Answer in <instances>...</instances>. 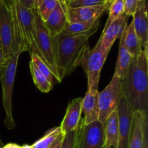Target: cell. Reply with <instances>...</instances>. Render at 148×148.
<instances>
[{"label": "cell", "instance_id": "1", "mask_svg": "<svg viewBox=\"0 0 148 148\" xmlns=\"http://www.w3.org/2000/svg\"><path fill=\"white\" fill-rule=\"evenodd\" d=\"M121 91L133 111L148 114V49L133 59L127 76L121 79Z\"/></svg>", "mask_w": 148, "mask_h": 148}, {"label": "cell", "instance_id": "2", "mask_svg": "<svg viewBox=\"0 0 148 148\" xmlns=\"http://www.w3.org/2000/svg\"><path fill=\"white\" fill-rule=\"evenodd\" d=\"M95 32L82 35L59 33L53 37L57 72L61 81L80 65L85 51L89 48V39Z\"/></svg>", "mask_w": 148, "mask_h": 148}, {"label": "cell", "instance_id": "3", "mask_svg": "<svg viewBox=\"0 0 148 148\" xmlns=\"http://www.w3.org/2000/svg\"><path fill=\"white\" fill-rule=\"evenodd\" d=\"M0 36L1 48L7 58L14 53L25 51L15 7L11 0H0Z\"/></svg>", "mask_w": 148, "mask_h": 148}, {"label": "cell", "instance_id": "4", "mask_svg": "<svg viewBox=\"0 0 148 148\" xmlns=\"http://www.w3.org/2000/svg\"><path fill=\"white\" fill-rule=\"evenodd\" d=\"M20 53H14L0 64V82L2 88V103L5 112L4 125L8 130L16 127L12 115V93L14 78Z\"/></svg>", "mask_w": 148, "mask_h": 148}, {"label": "cell", "instance_id": "5", "mask_svg": "<svg viewBox=\"0 0 148 148\" xmlns=\"http://www.w3.org/2000/svg\"><path fill=\"white\" fill-rule=\"evenodd\" d=\"M35 25H36V43L38 49L40 57L46 62L53 72L56 81L60 83L61 81L57 72L55 53V45L53 37L44 25L43 20L35 9Z\"/></svg>", "mask_w": 148, "mask_h": 148}, {"label": "cell", "instance_id": "6", "mask_svg": "<svg viewBox=\"0 0 148 148\" xmlns=\"http://www.w3.org/2000/svg\"><path fill=\"white\" fill-rule=\"evenodd\" d=\"M108 55L98 41L92 49L85 51L80 65L88 78V90H98L101 69Z\"/></svg>", "mask_w": 148, "mask_h": 148}, {"label": "cell", "instance_id": "7", "mask_svg": "<svg viewBox=\"0 0 148 148\" xmlns=\"http://www.w3.org/2000/svg\"><path fill=\"white\" fill-rule=\"evenodd\" d=\"M121 96V79L114 74L105 89L98 92V121L104 124L110 114L116 111Z\"/></svg>", "mask_w": 148, "mask_h": 148}, {"label": "cell", "instance_id": "8", "mask_svg": "<svg viewBox=\"0 0 148 148\" xmlns=\"http://www.w3.org/2000/svg\"><path fill=\"white\" fill-rule=\"evenodd\" d=\"M14 4L25 51L36 53L40 56L36 43L35 9L27 10L20 7L18 3Z\"/></svg>", "mask_w": 148, "mask_h": 148}, {"label": "cell", "instance_id": "9", "mask_svg": "<svg viewBox=\"0 0 148 148\" xmlns=\"http://www.w3.org/2000/svg\"><path fill=\"white\" fill-rule=\"evenodd\" d=\"M104 125L99 121L88 124L80 119L77 128V148H101L104 144Z\"/></svg>", "mask_w": 148, "mask_h": 148}, {"label": "cell", "instance_id": "10", "mask_svg": "<svg viewBox=\"0 0 148 148\" xmlns=\"http://www.w3.org/2000/svg\"><path fill=\"white\" fill-rule=\"evenodd\" d=\"M147 116L143 111H133L128 148H147Z\"/></svg>", "mask_w": 148, "mask_h": 148}, {"label": "cell", "instance_id": "11", "mask_svg": "<svg viewBox=\"0 0 148 148\" xmlns=\"http://www.w3.org/2000/svg\"><path fill=\"white\" fill-rule=\"evenodd\" d=\"M119 118V141L116 148H128L133 111L124 96H121L117 107Z\"/></svg>", "mask_w": 148, "mask_h": 148}, {"label": "cell", "instance_id": "12", "mask_svg": "<svg viewBox=\"0 0 148 148\" xmlns=\"http://www.w3.org/2000/svg\"><path fill=\"white\" fill-rule=\"evenodd\" d=\"M111 1L103 4L93 7H82L77 8H67L69 23L78 22H94L99 20L101 16L108 9Z\"/></svg>", "mask_w": 148, "mask_h": 148}, {"label": "cell", "instance_id": "13", "mask_svg": "<svg viewBox=\"0 0 148 148\" xmlns=\"http://www.w3.org/2000/svg\"><path fill=\"white\" fill-rule=\"evenodd\" d=\"M129 17H130L124 13L113 21L108 27L103 29L98 42L103 50L107 53H109L114 42L122 35L123 32L127 26Z\"/></svg>", "mask_w": 148, "mask_h": 148}, {"label": "cell", "instance_id": "14", "mask_svg": "<svg viewBox=\"0 0 148 148\" xmlns=\"http://www.w3.org/2000/svg\"><path fill=\"white\" fill-rule=\"evenodd\" d=\"M67 8L66 0H59L56 8L51 13L47 20L43 22L44 25L53 37L62 33L69 23Z\"/></svg>", "mask_w": 148, "mask_h": 148}, {"label": "cell", "instance_id": "15", "mask_svg": "<svg viewBox=\"0 0 148 148\" xmlns=\"http://www.w3.org/2000/svg\"><path fill=\"white\" fill-rule=\"evenodd\" d=\"M82 98L72 100L66 108V114L60 125V129L64 134L77 128L82 115Z\"/></svg>", "mask_w": 148, "mask_h": 148}, {"label": "cell", "instance_id": "16", "mask_svg": "<svg viewBox=\"0 0 148 148\" xmlns=\"http://www.w3.org/2000/svg\"><path fill=\"white\" fill-rule=\"evenodd\" d=\"M132 17H133L132 22L134 25V30L141 42L143 50L148 49V17L146 2L142 4Z\"/></svg>", "mask_w": 148, "mask_h": 148}, {"label": "cell", "instance_id": "17", "mask_svg": "<svg viewBox=\"0 0 148 148\" xmlns=\"http://www.w3.org/2000/svg\"><path fill=\"white\" fill-rule=\"evenodd\" d=\"M98 90H88L82 101V114H85L84 124H88L98 120Z\"/></svg>", "mask_w": 148, "mask_h": 148}, {"label": "cell", "instance_id": "18", "mask_svg": "<svg viewBox=\"0 0 148 148\" xmlns=\"http://www.w3.org/2000/svg\"><path fill=\"white\" fill-rule=\"evenodd\" d=\"M103 125L105 139L103 148H116L119 141V118L117 109L110 114Z\"/></svg>", "mask_w": 148, "mask_h": 148}, {"label": "cell", "instance_id": "19", "mask_svg": "<svg viewBox=\"0 0 148 148\" xmlns=\"http://www.w3.org/2000/svg\"><path fill=\"white\" fill-rule=\"evenodd\" d=\"M122 36L126 49L132 56L134 59H136L143 51V48L140 38L134 30L132 22L126 27L122 33Z\"/></svg>", "mask_w": 148, "mask_h": 148}, {"label": "cell", "instance_id": "20", "mask_svg": "<svg viewBox=\"0 0 148 148\" xmlns=\"http://www.w3.org/2000/svg\"><path fill=\"white\" fill-rule=\"evenodd\" d=\"M134 58L129 53L124 43V38L122 35L119 38V48L118 58L114 74L118 75L121 79H124L127 75L129 68Z\"/></svg>", "mask_w": 148, "mask_h": 148}, {"label": "cell", "instance_id": "21", "mask_svg": "<svg viewBox=\"0 0 148 148\" xmlns=\"http://www.w3.org/2000/svg\"><path fill=\"white\" fill-rule=\"evenodd\" d=\"M100 25V19L94 22L68 23L62 33L66 35H82L90 32H96Z\"/></svg>", "mask_w": 148, "mask_h": 148}, {"label": "cell", "instance_id": "22", "mask_svg": "<svg viewBox=\"0 0 148 148\" xmlns=\"http://www.w3.org/2000/svg\"><path fill=\"white\" fill-rule=\"evenodd\" d=\"M30 70L33 77V82L38 89L44 93L50 92L53 88V85L48 80L47 78L37 69L31 61L30 62Z\"/></svg>", "mask_w": 148, "mask_h": 148}, {"label": "cell", "instance_id": "23", "mask_svg": "<svg viewBox=\"0 0 148 148\" xmlns=\"http://www.w3.org/2000/svg\"><path fill=\"white\" fill-rule=\"evenodd\" d=\"M62 134L63 133L59 127L51 129L49 130L43 137L32 145V147L33 148H50L54 145Z\"/></svg>", "mask_w": 148, "mask_h": 148}, {"label": "cell", "instance_id": "24", "mask_svg": "<svg viewBox=\"0 0 148 148\" xmlns=\"http://www.w3.org/2000/svg\"><path fill=\"white\" fill-rule=\"evenodd\" d=\"M108 10L109 11V14H108V20H107L104 28L108 27L113 21L124 14V10H125L124 1V0H112L110 3Z\"/></svg>", "mask_w": 148, "mask_h": 148}, {"label": "cell", "instance_id": "25", "mask_svg": "<svg viewBox=\"0 0 148 148\" xmlns=\"http://www.w3.org/2000/svg\"><path fill=\"white\" fill-rule=\"evenodd\" d=\"M30 54V57H31V62L34 64L35 66L37 67V69L47 78L48 80L53 85V82L56 81V79H55L53 72H51L49 66L46 64V62L36 53H31Z\"/></svg>", "mask_w": 148, "mask_h": 148}, {"label": "cell", "instance_id": "26", "mask_svg": "<svg viewBox=\"0 0 148 148\" xmlns=\"http://www.w3.org/2000/svg\"><path fill=\"white\" fill-rule=\"evenodd\" d=\"M59 0H43L36 8L38 14L43 22H45L59 4Z\"/></svg>", "mask_w": 148, "mask_h": 148}, {"label": "cell", "instance_id": "27", "mask_svg": "<svg viewBox=\"0 0 148 148\" xmlns=\"http://www.w3.org/2000/svg\"><path fill=\"white\" fill-rule=\"evenodd\" d=\"M111 0H66V2L69 8H77L101 5Z\"/></svg>", "mask_w": 148, "mask_h": 148}, {"label": "cell", "instance_id": "28", "mask_svg": "<svg viewBox=\"0 0 148 148\" xmlns=\"http://www.w3.org/2000/svg\"><path fill=\"white\" fill-rule=\"evenodd\" d=\"M124 13L129 17H131L135 13L136 10L146 0H124Z\"/></svg>", "mask_w": 148, "mask_h": 148}, {"label": "cell", "instance_id": "29", "mask_svg": "<svg viewBox=\"0 0 148 148\" xmlns=\"http://www.w3.org/2000/svg\"><path fill=\"white\" fill-rule=\"evenodd\" d=\"M61 148H77V129L64 134Z\"/></svg>", "mask_w": 148, "mask_h": 148}, {"label": "cell", "instance_id": "30", "mask_svg": "<svg viewBox=\"0 0 148 148\" xmlns=\"http://www.w3.org/2000/svg\"><path fill=\"white\" fill-rule=\"evenodd\" d=\"M19 5L27 10L35 9V0H18Z\"/></svg>", "mask_w": 148, "mask_h": 148}, {"label": "cell", "instance_id": "31", "mask_svg": "<svg viewBox=\"0 0 148 148\" xmlns=\"http://www.w3.org/2000/svg\"><path fill=\"white\" fill-rule=\"evenodd\" d=\"M64 137V134H62V135L58 138V140H56V142L54 143V145L50 148H61L62 145V143H63Z\"/></svg>", "mask_w": 148, "mask_h": 148}, {"label": "cell", "instance_id": "32", "mask_svg": "<svg viewBox=\"0 0 148 148\" xmlns=\"http://www.w3.org/2000/svg\"><path fill=\"white\" fill-rule=\"evenodd\" d=\"M1 148H23V146H20L14 143H9V144L4 145Z\"/></svg>", "mask_w": 148, "mask_h": 148}, {"label": "cell", "instance_id": "33", "mask_svg": "<svg viewBox=\"0 0 148 148\" xmlns=\"http://www.w3.org/2000/svg\"><path fill=\"white\" fill-rule=\"evenodd\" d=\"M7 59H8V58L6 57L5 55H4V52H3L2 48L0 47V64H1V63H3L4 62H5Z\"/></svg>", "mask_w": 148, "mask_h": 148}, {"label": "cell", "instance_id": "34", "mask_svg": "<svg viewBox=\"0 0 148 148\" xmlns=\"http://www.w3.org/2000/svg\"><path fill=\"white\" fill-rule=\"evenodd\" d=\"M43 0H35V9L37 8L38 7L39 4L43 1Z\"/></svg>", "mask_w": 148, "mask_h": 148}, {"label": "cell", "instance_id": "35", "mask_svg": "<svg viewBox=\"0 0 148 148\" xmlns=\"http://www.w3.org/2000/svg\"><path fill=\"white\" fill-rule=\"evenodd\" d=\"M11 1L13 4H17V3H18V0H11Z\"/></svg>", "mask_w": 148, "mask_h": 148}, {"label": "cell", "instance_id": "36", "mask_svg": "<svg viewBox=\"0 0 148 148\" xmlns=\"http://www.w3.org/2000/svg\"><path fill=\"white\" fill-rule=\"evenodd\" d=\"M3 146H4V145H3V143H2V142H1V138H0V148L2 147Z\"/></svg>", "mask_w": 148, "mask_h": 148}, {"label": "cell", "instance_id": "37", "mask_svg": "<svg viewBox=\"0 0 148 148\" xmlns=\"http://www.w3.org/2000/svg\"><path fill=\"white\" fill-rule=\"evenodd\" d=\"M0 47H1V36H0Z\"/></svg>", "mask_w": 148, "mask_h": 148}, {"label": "cell", "instance_id": "38", "mask_svg": "<svg viewBox=\"0 0 148 148\" xmlns=\"http://www.w3.org/2000/svg\"><path fill=\"white\" fill-rule=\"evenodd\" d=\"M101 148H103V147H101Z\"/></svg>", "mask_w": 148, "mask_h": 148}]
</instances>
